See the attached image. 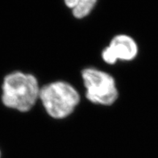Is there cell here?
I'll use <instances>...</instances> for the list:
<instances>
[{"label":"cell","mask_w":158,"mask_h":158,"mask_svg":"<svg viewBox=\"0 0 158 158\" xmlns=\"http://www.w3.org/2000/svg\"><path fill=\"white\" fill-rule=\"evenodd\" d=\"M2 101L6 106L20 111H28L40 96L37 79L31 75L15 72L5 77Z\"/></svg>","instance_id":"6da1fadb"},{"label":"cell","mask_w":158,"mask_h":158,"mask_svg":"<svg viewBox=\"0 0 158 158\" xmlns=\"http://www.w3.org/2000/svg\"><path fill=\"white\" fill-rule=\"evenodd\" d=\"M47 112L56 118H62L70 115L80 101L78 92L66 82L59 81L50 84L40 91Z\"/></svg>","instance_id":"7a4b0ae2"},{"label":"cell","mask_w":158,"mask_h":158,"mask_svg":"<svg viewBox=\"0 0 158 158\" xmlns=\"http://www.w3.org/2000/svg\"><path fill=\"white\" fill-rule=\"evenodd\" d=\"M82 78L86 97L89 101L102 106H110L117 100L116 81L110 74L96 68L83 70Z\"/></svg>","instance_id":"3957f363"},{"label":"cell","mask_w":158,"mask_h":158,"mask_svg":"<svg viewBox=\"0 0 158 158\" xmlns=\"http://www.w3.org/2000/svg\"><path fill=\"white\" fill-rule=\"evenodd\" d=\"M137 43L126 35H116L110 40L108 46L102 52V58L108 64H114L118 60L131 61L137 56Z\"/></svg>","instance_id":"277c9868"},{"label":"cell","mask_w":158,"mask_h":158,"mask_svg":"<svg viewBox=\"0 0 158 158\" xmlns=\"http://www.w3.org/2000/svg\"><path fill=\"white\" fill-rule=\"evenodd\" d=\"M64 2L66 5L72 9L75 17L83 19L92 12L98 0H64Z\"/></svg>","instance_id":"5b68a950"}]
</instances>
